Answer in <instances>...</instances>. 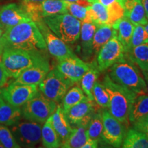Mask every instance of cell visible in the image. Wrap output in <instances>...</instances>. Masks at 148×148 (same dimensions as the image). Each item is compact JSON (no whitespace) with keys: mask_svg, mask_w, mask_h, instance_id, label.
<instances>
[{"mask_svg":"<svg viewBox=\"0 0 148 148\" xmlns=\"http://www.w3.org/2000/svg\"><path fill=\"white\" fill-rule=\"evenodd\" d=\"M0 47L42 51L47 49L45 39L34 21L23 22L5 29L0 38Z\"/></svg>","mask_w":148,"mask_h":148,"instance_id":"1","label":"cell"},{"mask_svg":"<svg viewBox=\"0 0 148 148\" xmlns=\"http://www.w3.org/2000/svg\"><path fill=\"white\" fill-rule=\"evenodd\" d=\"M102 84L109 97L108 110L121 123L128 125L129 112L136 94L121 86L106 75Z\"/></svg>","mask_w":148,"mask_h":148,"instance_id":"2","label":"cell"},{"mask_svg":"<svg viewBox=\"0 0 148 148\" xmlns=\"http://www.w3.org/2000/svg\"><path fill=\"white\" fill-rule=\"evenodd\" d=\"M45 58L40 51L7 48L3 49L1 62L9 77L15 79L25 69Z\"/></svg>","mask_w":148,"mask_h":148,"instance_id":"3","label":"cell"},{"mask_svg":"<svg viewBox=\"0 0 148 148\" xmlns=\"http://www.w3.org/2000/svg\"><path fill=\"white\" fill-rule=\"evenodd\" d=\"M110 68L108 75L114 82L132 90L136 95L147 93L144 77L132 61H127L125 56Z\"/></svg>","mask_w":148,"mask_h":148,"instance_id":"4","label":"cell"},{"mask_svg":"<svg viewBox=\"0 0 148 148\" xmlns=\"http://www.w3.org/2000/svg\"><path fill=\"white\" fill-rule=\"evenodd\" d=\"M43 21L51 32L66 43L73 44L79 38L81 21L69 13L47 16Z\"/></svg>","mask_w":148,"mask_h":148,"instance_id":"5","label":"cell"},{"mask_svg":"<svg viewBox=\"0 0 148 148\" xmlns=\"http://www.w3.org/2000/svg\"><path fill=\"white\" fill-rule=\"evenodd\" d=\"M56 107V102L38 91L34 97L22 106L21 114L26 120L42 123L52 115Z\"/></svg>","mask_w":148,"mask_h":148,"instance_id":"6","label":"cell"},{"mask_svg":"<svg viewBox=\"0 0 148 148\" xmlns=\"http://www.w3.org/2000/svg\"><path fill=\"white\" fill-rule=\"evenodd\" d=\"M73 83L66 79L57 69L48 72L43 80L40 83V91L55 102L62 100L66 92Z\"/></svg>","mask_w":148,"mask_h":148,"instance_id":"7","label":"cell"},{"mask_svg":"<svg viewBox=\"0 0 148 148\" xmlns=\"http://www.w3.org/2000/svg\"><path fill=\"white\" fill-rule=\"evenodd\" d=\"M21 7L35 23L47 16L67 13L64 0H44L39 3L22 2Z\"/></svg>","mask_w":148,"mask_h":148,"instance_id":"8","label":"cell"},{"mask_svg":"<svg viewBox=\"0 0 148 148\" xmlns=\"http://www.w3.org/2000/svg\"><path fill=\"white\" fill-rule=\"evenodd\" d=\"M41 123L20 120L10 131L20 147H33L41 140Z\"/></svg>","mask_w":148,"mask_h":148,"instance_id":"9","label":"cell"},{"mask_svg":"<svg viewBox=\"0 0 148 148\" xmlns=\"http://www.w3.org/2000/svg\"><path fill=\"white\" fill-rule=\"evenodd\" d=\"M103 130L101 137L105 143L114 147H120L125 135L124 124L111 114L108 110L101 111Z\"/></svg>","mask_w":148,"mask_h":148,"instance_id":"10","label":"cell"},{"mask_svg":"<svg viewBox=\"0 0 148 148\" xmlns=\"http://www.w3.org/2000/svg\"><path fill=\"white\" fill-rule=\"evenodd\" d=\"M124 47L114 35L97 53V65L99 71H104L125 56Z\"/></svg>","mask_w":148,"mask_h":148,"instance_id":"11","label":"cell"},{"mask_svg":"<svg viewBox=\"0 0 148 148\" xmlns=\"http://www.w3.org/2000/svg\"><path fill=\"white\" fill-rule=\"evenodd\" d=\"M36 23L43 36L46 47L51 55L55 57L58 60L75 56L68 47L66 42L51 32L43 20Z\"/></svg>","mask_w":148,"mask_h":148,"instance_id":"12","label":"cell"},{"mask_svg":"<svg viewBox=\"0 0 148 148\" xmlns=\"http://www.w3.org/2000/svg\"><path fill=\"white\" fill-rule=\"evenodd\" d=\"M38 92L36 85L12 84L1 89L3 100L12 105L21 107L29 100Z\"/></svg>","mask_w":148,"mask_h":148,"instance_id":"13","label":"cell"},{"mask_svg":"<svg viewBox=\"0 0 148 148\" xmlns=\"http://www.w3.org/2000/svg\"><path fill=\"white\" fill-rule=\"evenodd\" d=\"M89 67L90 63L84 62L75 55L58 60L56 69L74 84L80 82L81 78Z\"/></svg>","mask_w":148,"mask_h":148,"instance_id":"14","label":"cell"},{"mask_svg":"<svg viewBox=\"0 0 148 148\" xmlns=\"http://www.w3.org/2000/svg\"><path fill=\"white\" fill-rule=\"evenodd\" d=\"M49 71L50 65L47 58H45L22 72L13 83L37 86L43 80Z\"/></svg>","mask_w":148,"mask_h":148,"instance_id":"15","label":"cell"},{"mask_svg":"<svg viewBox=\"0 0 148 148\" xmlns=\"http://www.w3.org/2000/svg\"><path fill=\"white\" fill-rule=\"evenodd\" d=\"M30 21L32 19L24 9L16 3H10L0 8V23L5 29Z\"/></svg>","mask_w":148,"mask_h":148,"instance_id":"16","label":"cell"},{"mask_svg":"<svg viewBox=\"0 0 148 148\" xmlns=\"http://www.w3.org/2000/svg\"><path fill=\"white\" fill-rule=\"evenodd\" d=\"M97 105L94 100L86 99L64 111V114L69 123L75 125L85 119H90L96 111Z\"/></svg>","mask_w":148,"mask_h":148,"instance_id":"17","label":"cell"},{"mask_svg":"<svg viewBox=\"0 0 148 148\" xmlns=\"http://www.w3.org/2000/svg\"><path fill=\"white\" fill-rule=\"evenodd\" d=\"M123 8L124 16L128 18L134 25H145L148 23L141 0H124Z\"/></svg>","mask_w":148,"mask_h":148,"instance_id":"18","label":"cell"},{"mask_svg":"<svg viewBox=\"0 0 148 148\" xmlns=\"http://www.w3.org/2000/svg\"><path fill=\"white\" fill-rule=\"evenodd\" d=\"M51 120L53 126L60 138L61 145L68 139L73 130L61 105L57 106L55 112L51 115Z\"/></svg>","mask_w":148,"mask_h":148,"instance_id":"19","label":"cell"},{"mask_svg":"<svg viewBox=\"0 0 148 148\" xmlns=\"http://www.w3.org/2000/svg\"><path fill=\"white\" fill-rule=\"evenodd\" d=\"M90 118L85 119L75 125V127L73 128L68 139L62 143L60 147L64 148H82V145L87 139L86 130Z\"/></svg>","mask_w":148,"mask_h":148,"instance_id":"20","label":"cell"},{"mask_svg":"<svg viewBox=\"0 0 148 148\" xmlns=\"http://www.w3.org/2000/svg\"><path fill=\"white\" fill-rule=\"evenodd\" d=\"M108 19V14L106 7L98 1H94L87 7L86 16L82 21L93 23L99 27L107 25Z\"/></svg>","mask_w":148,"mask_h":148,"instance_id":"21","label":"cell"},{"mask_svg":"<svg viewBox=\"0 0 148 148\" xmlns=\"http://www.w3.org/2000/svg\"><path fill=\"white\" fill-rule=\"evenodd\" d=\"M134 26V24L124 16L118 20L112 26L116 30V36L124 47L125 53L128 50Z\"/></svg>","mask_w":148,"mask_h":148,"instance_id":"22","label":"cell"},{"mask_svg":"<svg viewBox=\"0 0 148 148\" xmlns=\"http://www.w3.org/2000/svg\"><path fill=\"white\" fill-rule=\"evenodd\" d=\"M97 26L95 24L88 22L81 21L80 28V45L82 51L85 57L90 56L92 53V38Z\"/></svg>","mask_w":148,"mask_h":148,"instance_id":"23","label":"cell"},{"mask_svg":"<svg viewBox=\"0 0 148 148\" xmlns=\"http://www.w3.org/2000/svg\"><path fill=\"white\" fill-rule=\"evenodd\" d=\"M148 114V95H137L133 100L129 112V121L132 124Z\"/></svg>","mask_w":148,"mask_h":148,"instance_id":"24","label":"cell"},{"mask_svg":"<svg viewBox=\"0 0 148 148\" xmlns=\"http://www.w3.org/2000/svg\"><path fill=\"white\" fill-rule=\"evenodd\" d=\"M21 116L20 107L12 106L4 101L0 103V123L12 126L21 120Z\"/></svg>","mask_w":148,"mask_h":148,"instance_id":"25","label":"cell"},{"mask_svg":"<svg viewBox=\"0 0 148 148\" xmlns=\"http://www.w3.org/2000/svg\"><path fill=\"white\" fill-rule=\"evenodd\" d=\"M99 72L100 71L98 69L97 62H92L90 63L89 69L86 71L80 79L82 90L90 100H94L92 90L94 84L96 81H97Z\"/></svg>","mask_w":148,"mask_h":148,"instance_id":"26","label":"cell"},{"mask_svg":"<svg viewBox=\"0 0 148 148\" xmlns=\"http://www.w3.org/2000/svg\"><path fill=\"white\" fill-rule=\"evenodd\" d=\"M115 34H116V30L112 26L104 25L97 27L92 38V53L97 54L102 46Z\"/></svg>","mask_w":148,"mask_h":148,"instance_id":"27","label":"cell"},{"mask_svg":"<svg viewBox=\"0 0 148 148\" xmlns=\"http://www.w3.org/2000/svg\"><path fill=\"white\" fill-rule=\"evenodd\" d=\"M41 140L45 147L57 148L60 147V138L53 126L51 116L48 118L42 127Z\"/></svg>","mask_w":148,"mask_h":148,"instance_id":"28","label":"cell"},{"mask_svg":"<svg viewBox=\"0 0 148 148\" xmlns=\"http://www.w3.org/2000/svg\"><path fill=\"white\" fill-rule=\"evenodd\" d=\"M122 147L124 148H148V136L137 130L130 129L125 135Z\"/></svg>","mask_w":148,"mask_h":148,"instance_id":"29","label":"cell"},{"mask_svg":"<svg viewBox=\"0 0 148 148\" xmlns=\"http://www.w3.org/2000/svg\"><path fill=\"white\" fill-rule=\"evenodd\" d=\"M129 59L143 71H148V43H144L130 49Z\"/></svg>","mask_w":148,"mask_h":148,"instance_id":"30","label":"cell"},{"mask_svg":"<svg viewBox=\"0 0 148 148\" xmlns=\"http://www.w3.org/2000/svg\"><path fill=\"white\" fill-rule=\"evenodd\" d=\"M86 99H88V98L86 97V95H85L82 88L78 86H73L71 89L67 90L62 99V101H63L62 108H63L64 112L67 110L74 105Z\"/></svg>","mask_w":148,"mask_h":148,"instance_id":"31","label":"cell"},{"mask_svg":"<svg viewBox=\"0 0 148 148\" xmlns=\"http://www.w3.org/2000/svg\"><path fill=\"white\" fill-rule=\"evenodd\" d=\"M103 130V120L101 116V111L94 112L90 118L88 123L87 130H86V136L87 138L99 140L101 137V132Z\"/></svg>","mask_w":148,"mask_h":148,"instance_id":"32","label":"cell"},{"mask_svg":"<svg viewBox=\"0 0 148 148\" xmlns=\"http://www.w3.org/2000/svg\"><path fill=\"white\" fill-rule=\"evenodd\" d=\"M92 96L95 102L103 108H108L109 106V97L101 82L96 81L92 88Z\"/></svg>","mask_w":148,"mask_h":148,"instance_id":"33","label":"cell"},{"mask_svg":"<svg viewBox=\"0 0 148 148\" xmlns=\"http://www.w3.org/2000/svg\"><path fill=\"white\" fill-rule=\"evenodd\" d=\"M144 43H148V34L145 30L143 25H135L127 51L136 46Z\"/></svg>","mask_w":148,"mask_h":148,"instance_id":"34","label":"cell"},{"mask_svg":"<svg viewBox=\"0 0 148 148\" xmlns=\"http://www.w3.org/2000/svg\"><path fill=\"white\" fill-rule=\"evenodd\" d=\"M108 10V19L107 25L112 26L118 20L124 16V8L123 5L119 2H114L106 7Z\"/></svg>","mask_w":148,"mask_h":148,"instance_id":"35","label":"cell"},{"mask_svg":"<svg viewBox=\"0 0 148 148\" xmlns=\"http://www.w3.org/2000/svg\"><path fill=\"white\" fill-rule=\"evenodd\" d=\"M0 143L5 148H19L11 131L5 125L0 123Z\"/></svg>","mask_w":148,"mask_h":148,"instance_id":"36","label":"cell"},{"mask_svg":"<svg viewBox=\"0 0 148 148\" xmlns=\"http://www.w3.org/2000/svg\"><path fill=\"white\" fill-rule=\"evenodd\" d=\"M65 5L66 10H67V13L70 14L81 21H82L84 19L87 7L82 6V5L77 4V3L69 2V1H65Z\"/></svg>","mask_w":148,"mask_h":148,"instance_id":"37","label":"cell"},{"mask_svg":"<svg viewBox=\"0 0 148 148\" xmlns=\"http://www.w3.org/2000/svg\"><path fill=\"white\" fill-rule=\"evenodd\" d=\"M134 128L144 133L148 136V114L133 123Z\"/></svg>","mask_w":148,"mask_h":148,"instance_id":"38","label":"cell"},{"mask_svg":"<svg viewBox=\"0 0 148 148\" xmlns=\"http://www.w3.org/2000/svg\"><path fill=\"white\" fill-rule=\"evenodd\" d=\"M9 77L8 73L5 71L1 62H0V88L3 87L6 84Z\"/></svg>","mask_w":148,"mask_h":148,"instance_id":"39","label":"cell"},{"mask_svg":"<svg viewBox=\"0 0 148 148\" xmlns=\"http://www.w3.org/2000/svg\"><path fill=\"white\" fill-rule=\"evenodd\" d=\"M88 2L91 3L94 1H98V2L101 3V4L104 5V6H108L110 4H112V3L114 2H119L120 3L123 5V2H124V0H87Z\"/></svg>","mask_w":148,"mask_h":148,"instance_id":"40","label":"cell"},{"mask_svg":"<svg viewBox=\"0 0 148 148\" xmlns=\"http://www.w3.org/2000/svg\"><path fill=\"white\" fill-rule=\"evenodd\" d=\"M98 147V140L88 138L82 148H96Z\"/></svg>","mask_w":148,"mask_h":148,"instance_id":"41","label":"cell"},{"mask_svg":"<svg viewBox=\"0 0 148 148\" xmlns=\"http://www.w3.org/2000/svg\"><path fill=\"white\" fill-rule=\"evenodd\" d=\"M64 1L77 3V4H79L84 7H88L91 4L90 2H88L87 0H64Z\"/></svg>","mask_w":148,"mask_h":148,"instance_id":"42","label":"cell"},{"mask_svg":"<svg viewBox=\"0 0 148 148\" xmlns=\"http://www.w3.org/2000/svg\"><path fill=\"white\" fill-rule=\"evenodd\" d=\"M141 3L143 5V8L145 9L146 16L148 19V0H141Z\"/></svg>","mask_w":148,"mask_h":148,"instance_id":"43","label":"cell"},{"mask_svg":"<svg viewBox=\"0 0 148 148\" xmlns=\"http://www.w3.org/2000/svg\"><path fill=\"white\" fill-rule=\"evenodd\" d=\"M143 77L146 83V88H147V92L148 93V71H143Z\"/></svg>","mask_w":148,"mask_h":148,"instance_id":"44","label":"cell"},{"mask_svg":"<svg viewBox=\"0 0 148 148\" xmlns=\"http://www.w3.org/2000/svg\"><path fill=\"white\" fill-rule=\"evenodd\" d=\"M44 0H23V2H32V3H39L43 1Z\"/></svg>","mask_w":148,"mask_h":148,"instance_id":"45","label":"cell"},{"mask_svg":"<svg viewBox=\"0 0 148 148\" xmlns=\"http://www.w3.org/2000/svg\"><path fill=\"white\" fill-rule=\"evenodd\" d=\"M5 28L3 26H0V38H1V36H2L3 32H5Z\"/></svg>","mask_w":148,"mask_h":148,"instance_id":"46","label":"cell"},{"mask_svg":"<svg viewBox=\"0 0 148 148\" xmlns=\"http://www.w3.org/2000/svg\"><path fill=\"white\" fill-rule=\"evenodd\" d=\"M3 49L0 47V62H1V58H2V53H3Z\"/></svg>","mask_w":148,"mask_h":148,"instance_id":"47","label":"cell"},{"mask_svg":"<svg viewBox=\"0 0 148 148\" xmlns=\"http://www.w3.org/2000/svg\"><path fill=\"white\" fill-rule=\"evenodd\" d=\"M3 101H4V100H3L2 95H1V89H0V103L2 102Z\"/></svg>","mask_w":148,"mask_h":148,"instance_id":"48","label":"cell"},{"mask_svg":"<svg viewBox=\"0 0 148 148\" xmlns=\"http://www.w3.org/2000/svg\"><path fill=\"white\" fill-rule=\"evenodd\" d=\"M144 28H145V30L146 31V32L148 34V23L147 24H145V25H143Z\"/></svg>","mask_w":148,"mask_h":148,"instance_id":"49","label":"cell"},{"mask_svg":"<svg viewBox=\"0 0 148 148\" xmlns=\"http://www.w3.org/2000/svg\"><path fill=\"white\" fill-rule=\"evenodd\" d=\"M3 147H3V146L1 145V143H0V148H3Z\"/></svg>","mask_w":148,"mask_h":148,"instance_id":"50","label":"cell"},{"mask_svg":"<svg viewBox=\"0 0 148 148\" xmlns=\"http://www.w3.org/2000/svg\"><path fill=\"white\" fill-rule=\"evenodd\" d=\"M0 26H2V25H1V23H0Z\"/></svg>","mask_w":148,"mask_h":148,"instance_id":"51","label":"cell"}]
</instances>
